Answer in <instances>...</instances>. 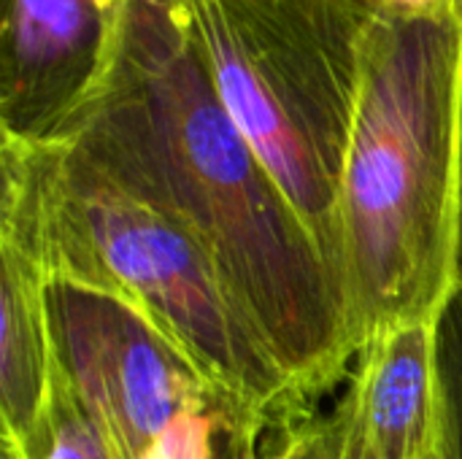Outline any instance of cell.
Returning <instances> with one entry per match:
<instances>
[{"instance_id": "cell-1", "label": "cell", "mask_w": 462, "mask_h": 459, "mask_svg": "<svg viewBox=\"0 0 462 459\" xmlns=\"http://www.w3.org/2000/svg\"><path fill=\"white\" fill-rule=\"evenodd\" d=\"M57 141L208 252L311 406L349 381L341 284L230 119L171 0L125 3L111 62Z\"/></svg>"}, {"instance_id": "cell-2", "label": "cell", "mask_w": 462, "mask_h": 459, "mask_svg": "<svg viewBox=\"0 0 462 459\" xmlns=\"http://www.w3.org/2000/svg\"><path fill=\"white\" fill-rule=\"evenodd\" d=\"M462 0L439 14L374 3L341 184V289L352 354L441 317L455 292Z\"/></svg>"}, {"instance_id": "cell-3", "label": "cell", "mask_w": 462, "mask_h": 459, "mask_svg": "<svg viewBox=\"0 0 462 459\" xmlns=\"http://www.w3.org/2000/svg\"><path fill=\"white\" fill-rule=\"evenodd\" d=\"M0 241L32 254L46 276L116 292L257 411L292 425L317 419L208 252L176 219L60 141L0 138Z\"/></svg>"}, {"instance_id": "cell-4", "label": "cell", "mask_w": 462, "mask_h": 459, "mask_svg": "<svg viewBox=\"0 0 462 459\" xmlns=\"http://www.w3.org/2000/svg\"><path fill=\"white\" fill-rule=\"evenodd\" d=\"M171 8L341 284V184L374 0H171Z\"/></svg>"}, {"instance_id": "cell-5", "label": "cell", "mask_w": 462, "mask_h": 459, "mask_svg": "<svg viewBox=\"0 0 462 459\" xmlns=\"http://www.w3.org/2000/svg\"><path fill=\"white\" fill-rule=\"evenodd\" d=\"M57 368L108 441L114 459H141L211 381L141 308L116 292L46 276Z\"/></svg>"}, {"instance_id": "cell-6", "label": "cell", "mask_w": 462, "mask_h": 459, "mask_svg": "<svg viewBox=\"0 0 462 459\" xmlns=\"http://www.w3.org/2000/svg\"><path fill=\"white\" fill-rule=\"evenodd\" d=\"M122 11L97 0H0L3 141L62 135L111 62Z\"/></svg>"}, {"instance_id": "cell-7", "label": "cell", "mask_w": 462, "mask_h": 459, "mask_svg": "<svg viewBox=\"0 0 462 459\" xmlns=\"http://www.w3.org/2000/svg\"><path fill=\"white\" fill-rule=\"evenodd\" d=\"M0 438L22 441L32 430L54 379L46 271L32 254L5 241H0Z\"/></svg>"}, {"instance_id": "cell-8", "label": "cell", "mask_w": 462, "mask_h": 459, "mask_svg": "<svg viewBox=\"0 0 462 459\" xmlns=\"http://www.w3.org/2000/svg\"><path fill=\"white\" fill-rule=\"evenodd\" d=\"M306 425L273 419L208 384L141 459H273Z\"/></svg>"}, {"instance_id": "cell-9", "label": "cell", "mask_w": 462, "mask_h": 459, "mask_svg": "<svg viewBox=\"0 0 462 459\" xmlns=\"http://www.w3.org/2000/svg\"><path fill=\"white\" fill-rule=\"evenodd\" d=\"M0 459H114L106 436L76 398L54 360L49 398L22 441H5Z\"/></svg>"}, {"instance_id": "cell-10", "label": "cell", "mask_w": 462, "mask_h": 459, "mask_svg": "<svg viewBox=\"0 0 462 459\" xmlns=\"http://www.w3.org/2000/svg\"><path fill=\"white\" fill-rule=\"evenodd\" d=\"M273 459H344V414L336 403L330 417H317Z\"/></svg>"}, {"instance_id": "cell-11", "label": "cell", "mask_w": 462, "mask_h": 459, "mask_svg": "<svg viewBox=\"0 0 462 459\" xmlns=\"http://www.w3.org/2000/svg\"><path fill=\"white\" fill-rule=\"evenodd\" d=\"M374 3L387 11H395V14L420 16V14H439V11L455 8L460 0H374Z\"/></svg>"}, {"instance_id": "cell-12", "label": "cell", "mask_w": 462, "mask_h": 459, "mask_svg": "<svg viewBox=\"0 0 462 459\" xmlns=\"http://www.w3.org/2000/svg\"><path fill=\"white\" fill-rule=\"evenodd\" d=\"M455 289H462V100H460V165H457V219H455Z\"/></svg>"}]
</instances>
